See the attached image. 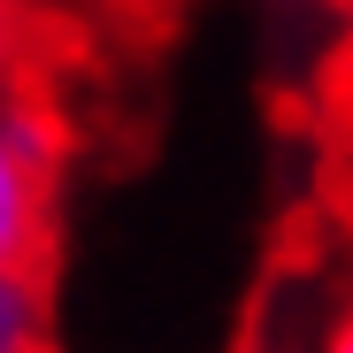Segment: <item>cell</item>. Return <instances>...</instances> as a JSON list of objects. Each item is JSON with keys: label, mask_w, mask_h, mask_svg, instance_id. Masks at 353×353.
<instances>
[{"label": "cell", "mask_w": 353, "mask_h": 353, "mask_svg": "<svg viewBox=\"0 0 353 353\" xmlns=\"http://www.w3.org/2000/svg\"><path fill=\"white\" fill-rule=\"evenodd\" d=\"M54 176H62V92L0 100V276H46Z\"/></svg>", "instance_id": "1"}, {"label": "cell", "mask_w": 353, "mask_h": 353, "mask_svg": "<svg viewBox=\"0 0 353 353\" xmlns=\"http://www.w3.org/2000/svg\"><path fill=\"white\" fill-rule=\"evenodd\" d=\"M16 92H54L39 0H0V100H16Z\"/></svg>", "instance_id": "2"}, {"label": "cell", "mask_w": 353, "mask_h": 353, "mask_svg": "<svg viewBox=\"0 0 353 353\" xmlns=\"http://www.w3.org/2000/svg\"><path fill=\"white\" fill-rule=\"evenodd\" d=\"M0 353H46V276H0Z\"/></svg>", "instance_id": "3"}, {"label": "cell", "mask_w": 353, "mask_h": 353, "mask_svg": "<svg viewBox=\"0 0 353 353\" xmlns=\"http://www.w3.org/2000/svg\"><path fill=\"white\" fill-rule=\"evenodd\" d=\"M323 353H353V300H345V315H338V330H330V345Z\"/></svg>", "instance_id": "4"}, {"label": "cell", "mask_w": 353, "mask_h": 353, "mask_svg": "<svg viewBox=\"0 0 353 353\" xmlns=\"http://www.w3.org/2000/svg\"><path fill=\"white\" fill-rule=\"evenodd\" d=\"M284 8H345V0H284Z\"/></svg>", "instance_id": "5"}]
</instances>
